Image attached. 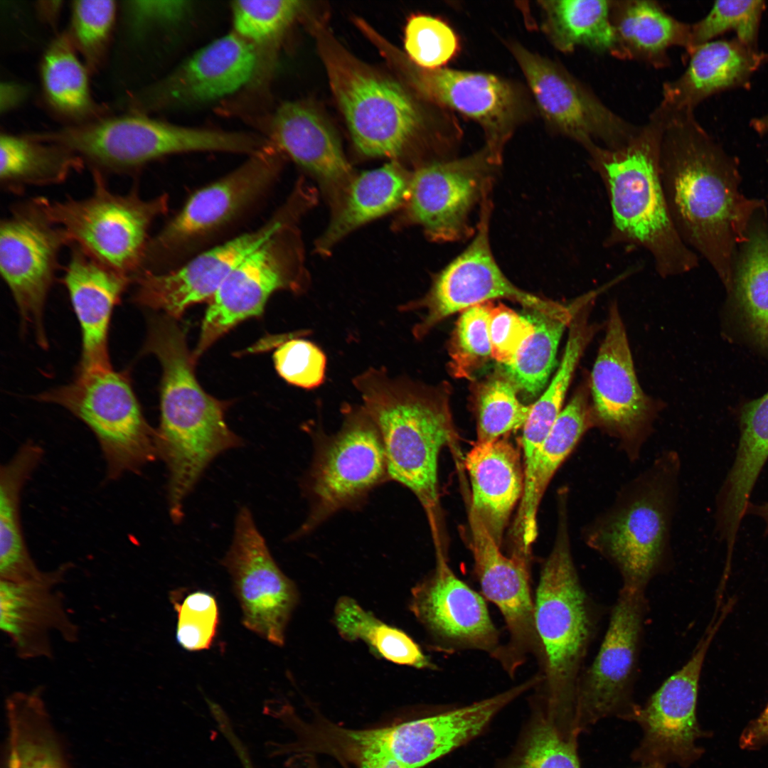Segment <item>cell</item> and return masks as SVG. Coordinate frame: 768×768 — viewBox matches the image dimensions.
<instances>
[{"label": "cell", "mask_w": 768, "mask_h": 768, "mask_svg": "<svg viewBox=\"0 0 768 768\" xmlns=\"http://www.w3.org/2000/svg\"><path fill=\"white\" fill-rule=\"evenodd\" d=\"M656 108L663 121L661 175L674 226L683 242L706 258L730 287L733 250L747 240L757 202L740 193L733 160L694 111Z\"/></svg>", "instance_id": "1"}, {"label": "cell", "mask_w": 768, "mask_h": 768, "mask_svg": "<svg viewBox=\"0 0 768 768\" xmlns=\"http://www.w3.org/2000/svg\"><path fill=\"white\" fill-rule=\"evenodd\" d=\"M144 352L154 355L162 368L156 447L169 472V514L178 523L185 499L207 466L220 454L240 447L242 440L225 422L228 404L198 383L196 361L177 319L151 316Z\"/></svg>", "instance_id": "2"}, {"label": "cell", "mask_w": 768, "mask_h": 768, "mask_svg": "<svg viewBox=\"0 0 768 768\" xmlns=\"http://www.w3.org/2000/svg\"><path fill=\"white\" fill-rule=\"evenodd\" d=\"M663 123L655 109L625 146L610 149L593 144L585 150L609 201L612 220L604 245L646 250L658 274L668 277L690 271L698 259L679 236L668 210L660 166Z\"/></svg>", "instance_id": "3"}, {"label": "cell", "mask_w": 768, "mask_h": 768, "mask_svg": "<svg viewBox=\"0 0 768 768\" xmlns=\"http://www.w3.org/2000/svg\"><path fill=\"white\" fill-rule=\"evenodd\" d=\"M598 621L597 607L574 562L568 506L560 505L555 542L535 592V623L543 651L538 685L542 709L565 732L576 731L578 687Z\"/></svg>", "instance_id": "4"}, {"label": "cell", "mask_w": 768, "mask_h": 768, "mask_svg": "<svg viewBox=\"0 0 768 768\" xmlns=\"http://www.w3.org/2000/svg\"><path fill=\"white\" fill-rule=\"evenodd\" d=\"M384 445L388 479L410 489L434 523L438 459L452 425L449 391L370 367L352 380Z\"/></svg>", "instance_id": "5"}, {"label": "cell", "mask_w": 768, "mask_h": 768, "mask_svg": "<svg viewBox=\"0 0 768 768\" xmlns=\"http://www.w3.org/2000/svg\"><path fill=\"white\" fill-rule=\"evenodd\" d=\"M681 471L677 451H661L582 528L585 545L617 570L622 586L645 590L671 565Z\"/></svg>", "instance_id": "6"}, {"label": "cell", "mask_w": 768, "mask_h": 768, "mask_svg": "<svg viewBox=\"0 0 768 768\" xmlns=\"http://www.w3.org/2000/svg\"><path fill=\"white\" fill-rule=\"evenodd\" d=\"M314 31L330 86L357 149L371 157L400 155L420 131L422 116L397 82L358 61L322 25Z\"/></svg>", "instance_id": "7"}, {"label": "cell", "mask_w": 768, "mask_h": 768, "mask_svg": "<svg viewBox=\"0 0 768 768\" xmlns=\"http://www.w3.org/2000/svg\"><path fill=\"white\" fill-rule=\"evenodd\" d=\"M85 159L92 170L126 174L167 155L220 151L254 152L252 134L174 124L134 114L70 127L44 134Z\"/></svg>", "instance_id": "8"}, {"label": "cell", "mask_w": 768, "mask_h": 768, "mask_svg": "<svg viewBox=\"0 0 768 768\" xmlns=\"http://www.w3.org/2000/svg\"><path fill=\"white\" fill-rule=\"evenodd\" d=\"M93 190L84 198L36 199L48 218L75 245L105 266L132 279L140 270L153 222L168 211L169 196L144 199L133 189L113 192L92 169Z\"/></svg>", "instance_id": "9"}, {"label": "cell", "mask_w": 768, "mask_h": 768, "mask_svg": "<svg viewBox=\"0 0 768 768\" xmlns=\"http://www.w3.org/2000/svg\"><path fill=\"white\" fill-rule=\"evenodd\" d=\"M339 430L327 434L307 426L314 454L303 484L309 502L306 521L292 535L302 537L340 510L358 506L370 491L388 480L380 433L362 405H342Z\"/></svg>", "instance_id": "10"}, {"label": "cell", "mask_w": 768, "mask_h": 768, "mask_svg": "<svg viewBox=\"0 0 768 768\" xmlns=\"http://www.w3.org/2000/svg\"><path fill=\"white\" fill-rule=\"evenodd\" d=\"M65 408L95 434L109 480L140 472L158 458L156 430L146 421L126 372L78 370L69 383L36 396Z\"/></svg>", "instance_id": "11"}, {"label": "cell", "mask_w": 768, "mask_h": 768, "mask_svg": "<svg viewBox=\"0 0 768 768\" xmlns=\"http://www.w3.org/2000/svg\"><path fill=\"white\" fill-rule=\"evenodd\" d=\"M270 142L236 169L193 194L182 210L147 243L139 272H160L231 221L262 196L281 167Z\"/></svg>", "instance_id": "12"}, {"label": "cell", "mask_w": 768, "mask_h": 768, "mask_svg": "<svg viewBox=\"0 0 768 768\" xmlns=\"http://www.w3.org/2000/svg\"><path fill=\"white\" fill-rule=\"evenodd\" d=\"M491 207L488 196L481 204L479 220L472 240L436 275L426 295L400 306L402 311H425L412 330L416 339H422L448 316L497 298L512 300L532 311L549 315L569 311V305L524 291L503 274L490 244Z\"/></svg>", "instance_id": "13"}, {"label": "cell", "mask_w": 768, "mask_h": 768, "mask_svg": "<svg viewBox=\"0 0 768 768\" xmlns=\"http://www.w3.org/2000/svg\"><path fill=\"white\" fill-rule=\"evenodd\" d=\"M71 245L65 230L47 216L36 198L13 206L0 224V271L23 326L48 347L44 312L60 251Z\"/></svg>", "instance_id": "14"}, {"label": "cell", "mask_w": 768, "mask_h": 768, "mask_svg": "<svg viewBox=\"0 0 768 768\" xmlns=\"http://www.w3.org/2000/svg\"><path fill=\"white\" fill-rule=\"evenodd\" d=\"M380 50L422 95L476 122L484 131V146L501 163L505 146L527 112L516 85L484 72L420 68L387 42Z\"/></svg>", "instance_id": "15"}, {"label": "cell", "mask_w": 768, "mask_h": 768, "mask_svg": "<svg viewBox=\"0 0 768 768\" xmlns=\"http://www.w3.org/2000/svg\"><path fill=\"white\" fill-rule=\"evenodd\" d=\"M508 48L549 127L584 148L593 144L617 149L639 132L614 113L586 85L558 63L512 42Z\"/></svg>", "instance_id": "16"}, {"label": "cell", "mask_w": 768, "mask_h": 768, "mask_svg": "<svg viewBox=\"0 0 768 768\" xmlns=\"http://www.w3.org/2000/svg\"><path fill=\"white\" fill-rule=\"evenodd\" d=\"M647 611L644 590L622 587L599 651L580 678L576 705L578 732L606 717L625 718L634 706L632 693Z\"/></svg>", "instance_id": "17"}, {"label": "cell", "mask_w": 768, "mask_h": 768, "mask_svg": "<svg viewBox=\"0 0 768 768\" xmlns=\"http://www.w3.org/2000/svg\"><path fill=\"white\" fill-rule=\"evenodd\" d=\"M731 609L715 611L688 660L667 678L643 705H634L624 718L643 730L634 757L642 764L676 763L686 767L701 754L696 741L701 731L696 718L699 682L709 648Z\"/></svg>", "instance_id": "18"}, {"label": "cell", "mask_w": 768, "mask_h": 768, "mask_svg": "<svg viewBox=\"0 0 768 768\" xmlns=\"http://www.w3.org/2000/svg\"><path fill=\"white\" fill-rule=\"evenodd\" d=\"M501 163L485 146L461 159L433 161L411 174L405 203L410 222L437 242L474 234L470 216L489 196Z\"/></svg>", "instance_id": "19"}, {"label": "cell", "mask_w": 768, "mask_h": 768, "mask_svg": "<svg viewBox=\"0 0 768 768\" xmlns=\"http://www.w3.org/2000/svg\"><path fill=\"white\" fill-rule=\"evenodd\" d=\"M589 387L594 427L615 439L629 462H638L651 433L656 409L638 382L625 327L615 303L609 308L605 336Z\"/></svg>", "instance_id": "20"}, {"label": "cell", "mask_w": 768, "mask_h": 768, "mask_svg": "<svg viewBox=\"0 0 768 768\" xmlns=\"http://www.w3.org/2000/svg\"><path fill=\"white\" fill-rule=\"evenodd\" d=\"M289 225L272 235L233 269L210 299L193 356L198 358L241 321L260 316L275 292H302L305 280L297 265Z\"/></svg>", "instance_id": "21"}, {"label": "cell", "mask_w": 768, "mask_h": 768, "mask_svg": "<svg viewBox=\"0 0 768 768\" xmlns=\"http://www.w3.org/2000/svg\"><path fill=\"white\" fill-rule=\"evenodd\" d=\"M469 525V544L481 593L499 609L508 631L506 642L494 658L514 677L529 657H534L539 666L543 660L535 628L528 555L518 552L505 555L470 510Z\"/></svg>", "instance_id": "22"}, {"label": "cell", "mask_w": 768, "mask_h": 768, "mask_svg": "<svg viewBox=\"0 0 768 768\" xmlns=\"http://www.w3.org/2000/svg\"><path fill=\"white\" fill-rule=\"evenodd\" d=\"M530 677L501 693L470 705L400 724L346 733L364 753L388 756L404 768H422L477 736L506 705L535 687Z\"/></svg>", "instance_id": "23"}, {"label": "cell", "mask_w": 768, "mask_h": 768, "mask_svg": "<svg viewBox=\"0 0 768 768\" xmlns=\"http://www.w3.org/2000/svg\"><path fill=\"white\" fill-rule=\"evenodd\" d=\"M221 563L231 576L244 626L282 646L298 592L277 565L246 506L237 513L232 543Z\"/></svg>", "instance_id": "24"}, {"label": "cell", "mask_w": 768, "mask_h": 768, "mask_svg": "<svg viewBox=\"0 0 768 768\" xmlns=\"http://www.w3.org/2000/svg\"><path fill=\"white\" fill-rule=\"evenodd\" d=\"M439 546L434 570L412 591L410 609L436 650H475L494 658L502 643L486 601L455 575Z\"/></svg>", "instance_id": "25"}, {"label": "cell", "mask_w": 768, "mask_h": 768, "mask_svg": "<svg viewBox=\"0 0 768 768\" xmlns=\"http://www.w3.org/2000/svg\"><path fill=\"white\" fill-rule=\"evenodd\" d=\"M293 206L287 204L261 228L203 252L179 268L136 275L132 302L178 319L191 305L210 300L244 258L289 224Z\"/></svg>", "instance_id": "26"}, {"label": "cell", "mask_w": 768, "mask_h": 768, "mask_svg": "<svg viewBox=\"0 0 768 768\" xmlns=\"http://www.w3.org/2000/svg\"><path fill=\"white\" fill-rule=\"evenodd\" d=\"M257 68L254 47L232 31L194 53L137 97V107L184 108L212 102L252 83Z\"/></svg>", "instance_id": "27"}, {"label": "cell", "mask_w": 768, "mask_h": 768, "mask_svg": "<svg viewBox=\"0 0 768 768\" xmlns=\"http://www.w3.org/2000/svg\"><path fill=\"white\" fill-rule=\"evenodd\" d=\"M71 567V563L61 564L39 581L0 580V627L19 658H52L54 634L68 643L78 641L79 627L57 589Z\"/></svg>", "instance_id": "28"}, {"label": "cell", "mask_w": 768, "mask_h": 768, "mask_svg": "<svg viewBox=\"0 0 768 768\" xmlns=\"http://www.w3.org/2000/svg\"><path fill=\"white\" fill-rule=\"evenodd\" d=\"M62 282L76 314L82 335L78 370L112 368L109 330L112 312L132 279L100 262L75 245Z\"/></svg>", "instance_id": "29"}, {"label": "cell", "mask_w": 768, "mask_h": 768, "mask_svg": "<svg viewBox=\"0 0 768 768\" xmlns=\"http://www.w3.org/2000/svg\"><path fill=\"white\" fill-rule=\"evenodd\" d=\"M589 398V384L580 386L524 466V488L513 534L518 539L517 550L526 555L538 535V509L550 481L583 435L594 427Z\"/></svg>", "instance_id": "30"}, {"label": "cell", "mask_w": 768, "mask_h": 768, "mask_svg": "<svg viewBox=\"0 0 768 768\" xmlns=\"http://www.w3.org/2000/svg\"><path fill=\"white\" fill-rule=\"evenodd\" d=\"M686 70L663 85L659 105L672 111H694L715 94L746 87L754 74L767 61V55L735 37L713 40L690 54Z\"/></svg>", "instance_id": "31"}, {"label": "cell", "mask_w": 768, "mask_h": 768, "mask_svg": "<svg viewBox=\"0 0 768 768\" xmlns=\"http://www.w3.org/2000/svg\"><path fill=\"white\" fill-rule=\"evenodd\" d=\"M270 142L325 186L345 195L354 178L332 127L316 110L298 102H284L271 122Z\"/></svg>", "instance_id": "32"}, {"label": "cell", "mask_w": 768, "mask_h": 768, "mask_svg": "<svg viewBox=\"0 0 768 768\" xmlns=\"http://www.w3.org/2000/svg\"><path fill=\"white\" fill-rule=\"evenodd\" d=\"M471 486L469 510L501 547L504 530L524 488L519 450L506 439L475 443L465 458Z\"/></svg>", "instance_id": "33"}, {"label": "cell", "mask_w": 768, "mask_h": 768, "mask_svg": "<svg viewBox=\"0 0 768 768\" xmlns=\"http://www.w3.org/2000/svg\"><path fill=\"white\" fill-rule=\"evenodd\" d=\"M43 457L42 447L23 444L0 469V580L26 583L46 579L30 554L21 520L23 489Z\"/></svg>", "instance_id": "34"}, {"label": "cell", "mask_w": 768, "mask_h": 768, "mask_svg": "<svg viewBox=\"0 0 768 768\" xmlns=\"http://www.w3.org/2000/svg\"><path fill=\"white\" fill-rule=\"evenodd\" d=\"M610 17L620 59L661 68L670 63L671 48L688 50L691 25L675 18L656 1H612Z\"/></svg>", "instance_id": "35"}, {"label": "cell", "mask_w": 768, "mask_h": 768, "mask_svg": "<svg viewBox=\"0 0 768 768\" xmlns=\"http://www.w3.org/2000/svg\"><path fill=\"white\" fill-rule=\"evenodd\" d=\"M411 174L397 163L364 171L354 177L336 216L320 238L324 252L357 228L405 204Z\"/></svg>", "instance_id": "36"}, {"label": "cell", "mask_w": 768, "mask_h": 768, "mask_svg": "<svg viewBox=\"0 0 768 768\" xmlns=\"http://www.w3.org/2000/svg\"><path fill=\"white\" fill-rule=\"evenodd\" d=\"M8 768H68L41 688L7 696Z\"/></svg>", "instance_id": "37"}, {"label": "cell", "mask_w": 768, "mask_h": 768, "mask_svg": "<svg viewBox=\"0 0 768 768\" xmlns=\"http://www.w3.org/2000/svg\"><path fill=\"white\" fill-rule=\"evenodd\" d=\"M597 297L595 292L590 291L572 302V317L561 362L546 390L532 405L529 417L523 427L524 466L530 462L562 410L573 373L597 331V325L590 324L589 315Z\"/></svg>", "instance_id": "38"}, {"label": "cell", "mask_w": 768, "mask_h": 768, "mask_svg": "<svg viewBox=\"0 0 768 768\" xmlns=\"http://www.w3.org/2000/svg\"><path fill=\"white\" fill-rule=\"evenodd\" d=\"M612 1H539L542 29L551 44L565 53L579 47L617 58L610 11Z\"/></svg>", "instance_id": "39"}, {"label": "cell", "mask_w": 768, "mask_h": 768, "mask_svg": "<svg viewBox=\"0 0 768 768\" xmlns=\"http://www.w3.org/2000/svg\"><path fill=\"white\" fill-rule=\"evenodd\" d=\"M83 165L79 155L63 146L32 136H0V183L5 191L18 194L28 186L61 183Z\"/></svg>", "instance_id": "40"}, {"label": "cell", "mask_w": 768, "mask_h": 768, "mask_svg": "<svg viewBox=\"0 0 768 768\" xmlns=\"http://www.w3.org/2000/svg\"><path fill=\"white\" fill-rule=\"evenodd\" d=\"M304 1L294 0L235 1L231 4L233 32L250 43L257 55L254 83L260 84L272 66L276 48L304 10Z\"/></svg>", "instance_id": "41"}, {"label": "cell", "mask_w": 768, "mask_h": 768, "mask_svg": "<svg viewBox=\"0 0 768 768\" xmlns=\"http://www.w3.org/2000/svg\"><path fill=\"white\" fill-rule=\"evenodd\" d=\"M70 35L58 36L48 47L41 65L44 95L57 112L83 119L97 110L92 99L87 69L74 51Z\"/></svg>", "instance_id": "42"}, {"label": "cell", "mask_w": 768, "mask_h": 768, "mask_svg": "<svg viewBox=\"0 0 768 768\" xmlns=\"http://www.w3.org/2000/svg\"><path fill=\"white\" fill-rule=\"evenodd\" d=\"M334 620L343 639L363 641L385 660L419 669L435 668L407 634L385 624L351 597H343L338 600Z\"/></svg>", "instance_id": "43"}, {"label": "cell", "mask_w": 768, "mask_h": 768, "mask_svg": "<svg viewBox=\"0 0 768 768\" xmlns=\"http://www.w3.org/2000/svg\"><path fill=\"white\" fill-rule=\"evenodd\" d=\"M573 304L565 314L549 315L532 311L529 315L534 332L518 350L513 361L505 366L506 374L518 390L531 397L541 392L556 364V354L562 335L572 317Z\"/></svg>", "instance_id": "44"}, {"label": "cell", "mask_w": 768, "mask_h": 768, "mask_svg": "<svg viewBox=\"0 0 768 768\" xmlns=\"http://www.w3.org/2000/svg\"><path fill=\"white\" fill-rule=\"evenodd\" d=\"M737 302L756 342L768 348V231L749 230L735 279Z\"/></svg>", "instance_id": "45"}, {"label": "cell", "mask_w": 768, "mask_h": 768, "mask_svg": "<svg viewBox=\"0 0 768 768\" xmlns=\"http://www.w3.org/2000/svg\"><path fill=\"white\" fill-rule=\"evenodd\" d=\"M517 390L506 374L491 375L476 386V443L495 441L524 426L532 405L520 402Z\"/></svg>", "instance_id": "46"}, {"label": "cell", "mask_w": 768, "mask_h": 768, "mask_svg": "<svg viewBox=\"0 0 768 768\" xmlns=\"http://www.w3.org/2000/svg\"><path fill=\"white\" fill-rule=\"evenodd\" d=\"M765 8V2L759 0L715 1L705 16L690 24L688 53L730 31H733L735 38L743 43L757 48L760 23Z\"/></svg>", "instance_id": "47"}, {"label": "cell", "mask_w": 768, "mask_h": 768, "mask_svg": "<svg viewBox=\"0 0 768 768\" xmlns=\"http://www.w3.org/2000/svg\"><path fill=\"white\" fill-rule=\"evenodd\" d=\"M493 301L462 311L449 343V369L457 378L470 379L489 360V319Z\"/></svg>", "instance_id": "48"}, {"label": "cell", "mask_w": 768, "mask_h": 768, "mask_svg": "<svg viewBox=\"0 0 768 768\" xmlns=\"http://www.w3.org/2000/svg\"><path fill=\"white\" fill-rule=\"evenodd\" d=\"M508 768H580L576 737L565 735L542 711Z\"/></svg>", "instance_id": "49"}, {"label": "cell", "mask_w": 768, "mask_h": 768, "mask_svg": "<svg viewBox=\"0 0 768 768\" xmlns=\"http://www.w3.org/2000/svg\"><path fill=\"white\" fill-rule=\"evenodd\" d=\"M405 49L416 65L434 70L442 68L458 55L460 42L454 29L444 20L417 14L406 25Z\"/></svg>", "instance_id": "50"}, {"label": "cell", "mask_w": 768, "mask_h": 768, "mask_svg": "<svg viewBox=\"0 0 768 768\" xmlns=\"http://www.w3.org/2000/svg\"><path fill=\"white\" fill-rule=\"evenodd\" d=\"M71 11L70 38L87 66L96 68L102 59L114 23L115 2L110 0L75 1Z\"/></svg>", "instance_id": "51"}, {"label": "cell", "mask_w": 768, "mask_h": 768, "mask_svg": "<svg viewBox=\"0 0 768 768\" xmlns=\"http://www.w3.org/2000/svg\"><path fill=\"white\" fill-rule=\"evenodd\" d=\"M171 601L177 612L178 644L191 651L209 649L218 624L215 598L208 592L197 591L188 594L181 602L173 597Z\"/></svg>", "instance_id": "52"}, {"label": "cell", "mask_w": 768, "mask_h": 768, "mask_svg": "<svg viewBox=\"0 0 768 768\" xmlns=\"http://www.w3.org/2000/svg\"><path fill=\"white\" fill-rule=\"evenodd\" d=\"M296 336L281 343L273 354L279 375L288 383L311 390L325 380L326 356L314 343Z\"/></svg>", "instance_id": "53"}, {"label": "cell", "mask_w": 768, "mask_h": 768, "mask_svg": "<svg viewBox=\"0 0 768 768\" xmlns=\"http://www.w3.org/2000/svg\"><path fill=\"white\" fill-rule=\"evenodd\" d=\"M768 459V392L744 405L735 464L750 474L760 473Z\"/></svg>", "instance_id": "54"}, {"label": "cell", "mask_w": 768, "mask_h": 768, "mask_svg": "<svg viewBox=\"0 0 768 768\" xmlns=\"http://www.w3.org/2000/svg\"><path fill=\"white\" fill-rule=\"evenodd\" d=\"M534 330L530 316H521L501 303L493 304L489 319L492 358L504 366L509 365Z\"/></svg>", "instance_id": "55"}, {"label": "cell", "mask_w": 768, "mask_h": 768, "mask_svg": "<svg viewBox=\"0 0 768 768\" xmlns=\"http://www.w3.org/2000/svg\"><path fill=\"white\" fill-rule=\"evenodd\" d=\"M136 26H171L184 21L193 9L188 1H134L128 6Z\"/></svg>", "instance_id": "56"}, {"label": "cell", "mask_w": 768, "mask_h": 768, "mask_svg": "<svg viewBox=\"0 0 768 768\" xmlns=\"http://www.w3.org/2000/svg\"><path fill=\"white\" fill-rule=\"evenodd\" d=\"M768 741V703L760 715L741 735L740 745L744 749L757 748Z\"/></svg>", "instance_id": "57"}, {"label": "cell", "mask_w": 768, "mask_h": 768, "mask_svg": "<svg viewBox=\"0 0 768 768\" xmlns=\"http://www.w3.org/2000/svg\"><path fill=\"white\" fill-rule=\"evenodd\" d=\"M26 94V89L14 82H4L0 86L1 112H8L21 103Z\"/></svg>", "instance_id": "58"}, {"label": "cell", "mask_w": 768, "mask_h": 768, "mask_svg": "<svg viewBox=\"0 0 768 768\" xmlns=\"http://www.w3.org/2000/svg\"><path fill=\"white\" fill-rule=\"evenodd\" d=\"M359 768H404L395 759L378 753L360 754Z\"/></svg>", "instance_id": "59"}, {"label": "cell", "mask_w": 768, "mask_h": 768, "mask_svg": "<svg viewBox=\"0 0 768 768\" xmlns=\"http://www.w3.org/2000/svg\"><path fill=\"white\" fill-rule=\"evenodd\" d=\"M747 513L755 515L763 520L765 524V534H768V502L757 505L750 503L747 506Z\"/></svg>", "instance_id": "60"}, {"label": "cell", "mask_w": 768, "mask_h": 768, "mask_svg": "<svg viewBox=\"0 0 768 768\" xmlns=\"http://www.w3.org/2000/svg\"><path fill=\"white\" fill-rule=\"evenodd\" d=\"M750 126L759 134H768V113L752 119Z\"/></svg>", "instance_id": "61"}, {"label": "cell", "mask_w": 768, "mask_h": 768, "mask_svg": "<svg viewBox=\"0 0 768 768\" xmlns=\"http://www.w3.org/2000/svg\"><path fill=\"white\" fill-rule=\"evenodd\" d=\"M665 767H666V765H664L663 764L657 763V762H653V763L642 764L641 767H639V768H665Z\"/></svg>", "instance_id": "62"}, {"label": "cell", "mask_w": 768, "mask_h": 768, "mask_svg": "<svg viewBox=\"0 0 768 768\" xmlns=\"http://www.w3.org/2000/svg\"><path fill=\"white\" fill-rule=\"evenodd\" d=\"M243 768H255L252 765L251 760H246L242 764Z\"/></svg>", "instance_id": "63"}]
</instances>
